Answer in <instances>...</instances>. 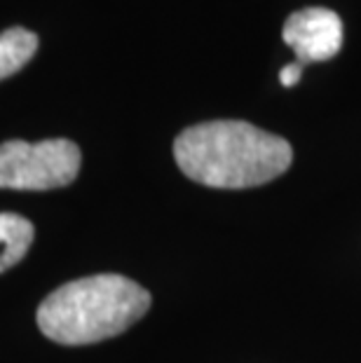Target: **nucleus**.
Segmentation results:
<instances>
[{"label":"nucleus","mask_w":361,"mask_h":363,"mask_svg":"<svg viewBox=\"0 0 361 363\" xmlns=\"http://www.w3.org/2000/svg\"><path fill=\"white\" fill-rule=\"evenodd\" d=\"M176 164L209 188H256L282 176L294 162L287 138L242 120H211L183 129L174 141Z\"/></svg>","instance_id":"f257e3e1"},{"label":"nucleus","mask_w":361,"mask_h":363,"mask_svg":"<svg viewBox=\"0 0 361 363\" xmlns=\"http://www.w3.org/2000/svg\"><path fill=\"white\" fill-rule=\"evenodd\" d=\"M148 307L143 286L120 274H94L52 291L35 319L43 335L59 345H91L125 333Z\"/></svg>","instance_id":"f03ea898"},{"label":"nucleus","mask_w":361,"mask_h":363,"mask_svg":"<svg viewBox=\"0 0 361 363\" xmlns=\"http://www.w3.org/2000/svg\"><path fill=\"white\" fill-rule=\"evenodd\" d=\"M80 148L68 138L40 143H0V188L55 190L73 183L80 172Z\"/></svg>","instance_id":"7ed1b4c3"},{"label":"nucleus","mask_w":361,"mask_h":363,"mask_svg":"<svg viewBox=\"0 0 361 363\" xmlns=\"http://www.w3.org/2000/svg\"><path fill=\"white\" fill-rule=\"evenodd\" d=\"M284 43L296 52V64H317L343 50V19L326 7H305L284 21Z\"/></svg>","instance_id":"20e7f679"},{"label":"nucleus","mask_w":361,"mask_h":363,"mask_svg":"<svg viewBox=\"0 0 361 363\" xmlns=\"http://www.w3.org/2000/svg\"><path fill=\"white\" fill-rule=\"evenodd\" d=\"M33 223L19 213H0V272L14 267L33 244Z\"/></svg>","instance_id":"39448f33"},{"label":"nucleus","mask_w":361,"mask_h":363,"mask_svg":"<svg viewBox=\"0 0 361 363\" xmlns=\"http://www.w3.org/2000/svg\"><path fill=\"white\" fill-rule=\"evenodd\" d=\"M38 52V35L28 28L14 26L0 33V80L21 71Z\"/></svg>","instance_id":"423d86ee"},{"label":"nucleus","mask_w":361,"mask_h":363,"mask_svg":"<svg viewBox=\"0 0 361 363\" xmlns=\"http://www.w3.org/2000/svg\"><path fill=\"white\" fill-rule=\"evenodd\" d=\"M301 73H303V66L294 61V64L284 66L279 71V82L284 87H294V84H298V80H301Z\"/></svg>","instance_id":"0eeeda50"}]
</instances>
